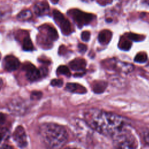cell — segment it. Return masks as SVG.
<instances>
[{"label": "cell", "instance_id": "9a60e30c", "mask_svg": "<svg viewBox=\"0 0 149 149\" xmlns=\"http://www.w3.org/2000/svg\"><path fill=\"white\" fill-rule=\"evenodd\" d=\"M107 86V83L105 81L98 80L93 83V91L96 94H101L103 93Z\"/></svg>", "mask_w": 149, "mask_h": 149}, {"label": "cell", "instance_id": "44dd1931", "mask_svg": "<svg viewBox=\"0 0 149 149\" xmlns=\"http://www.w3.org/2000/svg\"><path fill=\"white\" fill-rule=\"evenodd\" d=\"M147 59V56L145 53L140 52L136 55L134 58V61L136 62L143 63Z\"/></svg>", "mask_w": 149, "mask_h": 149}, {"label": "cell", "instance_id": "d6986e66", "mask_svg": "<svg viewBox=\"0 0 149 149\" xmlns=\"http://www.w3.org/2000/svg\"><path fill=\"white\" fill-rule=\"evenodd\" d=\"M56 73L58 75H64L67 77L70 76V72L69 68L65 65L59 66L56 70Z\"/></svg>", "mask_w": 149, "mask_h": 149}, {"label": "cell", "instance_id": "5bb4252c", "mask_svg": "<svg viewBox=\"0 0 149 149\" xmlns=\"http://www.w3.org/2000/svg\"><path fill=\"white\" fill-rule=\"evenodd\" d=\"M112 33L108 30L101 31L98 36V41L102 45H107L109 42L112 38Z\"/></svg>", "mask_w": 149, "mask_h": 149}, {"label": "cell", "instance_id": "1f68e13d", "mask_svg": "<svg viewBox=\"0 0 149 149\" xmlns=\"http://www.w3.org/2000/svg\"><path fill=\"white\" fill-rule=\"evenodd\" d=\"M81 1L84 2H91L93 1V0H81Z\"/></svg>", "mask_w": 149, "mask_h": 149}, {"label": "cell", "instance_id": "6da1fadb", "mask_svg": "<svg viewBox=\"0 0 149 149\" xmlns=\"http://www.w3.org/2000/svg\"><path fill=\"white\" fill-rule=\"evenodd\" d=\"M84 119L92 129L111 137L127 124L121 116L97 109L88 110L84 114Z\"/></svg>", "mask_w": 149, "mask_h": 149}, {"label": "cell", "instance_id": "f546056e", "mask_svg": "<svg viewBox=\"0 0 149 149\" xmlns=\"http://www.w3.org/2000/svg\"><path fill=\"white\" fill-rule=\"evenodd\" d=\"M59 1V0H50V1H51L53 4H56V3L58 2Z\"/></svg>", "mask_w": 149, "mask_h": 149}, {"label": "cell", "instance_id": "5b68a950", "mask_svg": "<svg viewBox=\"0 0 149 149\" xmlns=\"http://www.w3.org/2000/svg\"><path fill=\"white\" fill-rule=\"evenodd\" d=\"M52 15L55 22L59 27L62 33L66 36L69 35L72 33V27L69 21L58 10H54Z\"/></svg>", "mask_w": 149, "mask_h": 149}, {"label": "cell", "instance_id": "8fae6325", "mask_svg": "<svg viewBox=\"0 0 149 149\" xmlns=\"http://www.w3.org/2000/svg\"><path fill=\"white\" fill-rule=\"evenodd\" d=\"M49 9L48 3L45 1L38 2L35 3L33 7V11L34 13L39 16L46 15Z\"/></svg>", "mask_w": 149, "mask_h": 149}, {"label": "cell", "instance_id": "cb8c5ba5", "mask_svg": "<svg viewBox=\"0 0 149 149\" xmlns=\"http://www.w3.org/2000/svg\"><path fill=\"white\" fill-rule=\"evenodd\" d=\"M42 93L40 91H34L31 93L30 95V98L31 100H37L40 99V98L42 97Z\"/></svg>", "mask_w": 149, "mask_h": 149}, {"label": "cell", "instance_id": "4dcf8cb0", "mask_svg": "<svg viewBox=\"0 0 149 149\" xmlns=\"http://www.w3.org/2000/svg\"><path fill=\"white\" fill-rule=\"evenodd\" d=\"M105 20H106V22H108V23H110V22H111L112 21V19L111 18L108 17V18L106 19H105Z\"/></svg>", "mask_w": 149, "mask_h": 149}, {"label": "cell", "instance_id": "7402d4cb", "mask_svg": "<svg viewBox=\"0 0 149 149\" xmlns=\"http://www.w3.org/2000/svg\"><path fill=\"white\" fill-rule=\"evenodd\" d=\"M131 42L127 40H124L120 41L119 43V48L124 51L129 50L131 47Z\"/></svg>", "mask_w": 149, "mask_h": 149}, {"label": "cell", "instance_id": "d6a6232c", "mask_svg": "<svg viewBox=\"0 0 149 149\" xmlns=\"http://www.w3.org/2000/svg\"><path fill=\"white\" fill-rule=\"evenodd\" d=\"M24 1H26V2H27V1L29 2V1H31V0H24Z\"/></svg>", "mask_w": 149, "mask_h": 149}, {"label": "cell", "instance_id": "30bf717a", "mask_svg": "<svg viewBox=\"0 0 149 149\" xmlns=\"http://www.w3.org/2000/svg\"><path fill=\"white\" fill-rule=\"evenodd\" d=\"M20 62L18 59L13 55H7L3 59L4 68L9 72H12L18 69Z\"/></svg>", "mask_w": 149, "mask_h": 149}, {"label": "cell", "instance_id": "e0dca14e", "mask_svg": "<svg viewBox=\"0 0 149 149\" xmlns=\"http://www.w3.org/2000/svg\"><path fill=\"white\" fill-rule=\"evenodd\" d=\"M32 12L30 10L25 9L22 10L17 15V19L20 21H26L30 20L32 17Z\"/></svg>", "mask_w": 149, "mask_h": 149}, {"label": "cell", "instance_id": "7a4b0ae2", "mask_svg": "<svg viewBox=\"0 0 149 149\" xmlns=\"http://www.w3.org/2000/svg\"><path fill=\"white\" fill-rule=\"evenodd\" d=\"M39 134L42 142L49 148H60L67 141L68 134L64 127L54 123L41 125Z\"/></svg>", "mask_w": 149, "mask_h": 149}, {"label": "cell", "instance_id": "ac0fdd59", "mask_svg": "<svg viewBox=\"0 0 149 149\" xmlns=\"http://www.w3.org/2000/svg\"><path fill=\"white\" fill-rule=\"evenodd\" d=\"M23 49L25 51H31L34 49L32 41L29 36L25 37L23 39Z\"/></svg>", "mask_w": 149, "mask_h": 149}, {"label": "cell", "instance_id": "603a6c76", "mask_svg": "<svg viewBox=\"0 0 149 149\" xmlns=\"http://www.w3.org/2000/svg\"><path fill=\"white\" fill-rule=\"evenodd\" d=\"M90 38V33L88 31H84L81 34V39L83 41L87 42Z\"/></svg>", "mask_w": 149, "mask_h": 149}, {"label": "cell", "instance_id": "8992f818", "mask_svg": "<svg viewBox=\"0 0 149 149\" xmlns=\"http://www.w3.org/2000/svg\"><path fill=\"white\" fill-rule=\"evenodd\" d=\"M8 109L13 114L22 115L27 111L28 105L24 100L16 98L13 99L8 103Z\"/></svg>", "mask_w": 149, "mask_h": 149}, {"label": "cell", "instance_id": "3957f363", "mask_svg": "<svg viewBox=\"0 0 149 149\" xmlns=\"http://www.w3.org/2000/svg\"><path fill=\"white\" fill-rule=\"evenodd\" d=\"M113 146L118 148H135L138 141L130 127L127 124L112 137Z\"/></svg>", "mask_w": 149, "mask_h": 149}, {"label": "cell", "instance_id": "83f0119b", "mask_svg": "<svg viewBox=\"0 0 149 149\" xmlns=\"http://www.w3.org/2000/svg\"><path fill=\"white\" fill-rule=\"evenodd\" d=\"M144 140L146 143V144L149 145V129L146 130L143 135Z\"/></svg>", "mask_w": 149, "mask_h": 149}, {"label": "cell", "instance_id": "52a82bcc", "mask_svg": "<svg viewBox=\"0 0 149 149\" xmlns=\"http://www.w3.org/2000/svg\"><path fill=\"white\" fill-rule=\"evenodd\" d=\"M44 33L41 31L42 37L41 38V43L42 45L45 46L51 45V43L56 40L58 38V34L55 29L50 26H45V27H42L41 29Z\"/></svg>", "mask_w": 149, "mask_h": 149}, {"label": "cell", "instance_id": "2e32d148", "mask_svg": "<svg viewBox=\"0 0 149 149\" xmlns=\"http://www.w3.org/2000/svg\"><path fill=\"white\" fill-rule=\"evenodd\" d=\"M113 65H115L114 66L117 68L119 70L123 73H129L131 72L133 69V66H132V65L122 62H118Z\"/></svg>", "mask_w": 149, "mask_h": 149}, {"label": "cell", "instance_id": "f1b7e54d", "mask_svg": "<svg viewBox=\"0 0 149 149\" xmlns=\"http://www.w3.org/2000/svg\"><path fill=\"white\" fill-rule=\"evenodd\" d=\"M40 72H41V77L42 76H45L47 75V69L46 68L44 67H42L40 68Z\"/></svg>", "mask_w": 149, "mask_h": 149}, {"label": "cell", "instance_id": "277c9868", "mask_svg": "<svg viewBox=\"0 0 149 149\" xmlns=\"http://www.w3.org/2000/svg\"><path fill=\"white\" fill-rule=\"evenodd\" d=\"M69 12H70L71 17L79 28L90 24L94 17V16L91 13L84 12L76 9Z\"/></svg>", "mask_w": 149, "mask_h": 149}, {"label": "cell", "instance_id": "7c38bea8", "mask_svg": "<svg viewBox=\"0 0 149 149\" xmlns=\"http://www.w3.org/2000/svg\"><path fill=\"white\" fill-rule=\"evenodd\" d=\"M70 68L75 71L83 72L86 66V62L82 58H76L69 63Z\"/></svg>", "mask_w": 149, "mask_h": 149}, {"label": "cell", "instance_id": "ffe728a7", "mask_svg": "<svg viewBox=\"0 0 149 149\" xmlns=\"http://www.w3.org/2000/svg\"><path fill=\"white\" fill-rule=\"evenodd\" d=\"M122 0H106L105 5L106 6H112L111 8H119L121 5Z\"/></svg>", "mask_w": 149, "mask_h": 149}, {"label": "cell", "instance_id": "ba28073f", "mask_svg": "<svg viewBox=\"0 0 149 149\" xmlns=\"http://www.w3.org/2000/svg\"><path fill=\"white\" fill-rule=\"evenodd\" d=\"M12 136L13 141L19 147L24 148L27 146L26 133L22 126H18L15 129Z\"/></svg>", "mask_w": 149, "mask_h": 149}, {"label": "cell", "instance_id": "d4e9b609", "mask_svg": "<svg viewBox=\"0 0 149 149\" xmlns=\"http://www.w3.org/2000/svg\"><path fill=\"white\" fill-rule=\"evenodd\" d=\"M63 80L61 79H53L51 81V85L54 87H61L63 86Z\"/></svg>", "mask_w": 149, "mask_h": 149}, {"label": "cell", "instance_id": "484cf974", "mask_svg": "<svg viewBox=\"0 0 149 149\" xmlns=\"http://www.w3.org/2000/svg\"><path fill=\"white\" fill-rule=\"evenodd\" d=\"M9 136L8 130L6 128H2L1 130V140L2 141L3 139H5Z\"/></svg>", "mask_w": 149, "mask_h": 149}, {"label": "cell", "instance_id": "4fadbf2b", "mask_svg": "<svg viewBox=\"0 0 149 149\" xmlns=\"http://www.w3.org/2000/svg\"><path fill=\"white\" fill-rule=\"evenodd\" d=\"M66 90L71 93L84 94L87 92V90L83 86L74 83H68L66 85Z\"/></svg>", "mask_w": 149, "mask_h": 149}, {"label": "cell", "instance_id": "4316f807", "mask_svg": "<svg viewBox=\"0 0 149 149\" xmlns=\"http://www.w3.org/2000/svg\"><path fill=\"white\" fill-rule=\"evenodd\" d=\"M78 49H79V51L80 52L83 54V53H85L86 51H87V46L83 44H79L78 45Z\"/></svg>", "mask_w": 149, "mask_h": 149}, {"label": "cell", "instance_id": "9c48e42d", "mask_svg": "<svg viewBox=\"0 0 149 149\" xmlns=\"http://www.w3.org/2000/svg\"><path fill=\"white\" fill-rule=\"evenodd\" d=\"M23 69L25 72L27 79L30 81H35L41 77L40 70L29 62L23 66Z\"/></svg>", "mask_w": 149, "mask_h": 149}]
</instances>
